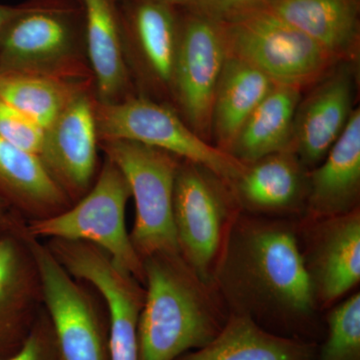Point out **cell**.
Listing matches in <instances>:
<instances>
[{"mask_svg": "<svg viewBox=\"0 0 360 360\" xmlns=\"http://www.w3.org/2000/svg\"><path fill=\"white\" fill-rule=\"evenodd\" d=\"M0 191L20 202L56 206L65 200L63 187L39 155L0 137Z\"/></svg>", "mask_w": 360, "mask_h": 360, "instance_id": "obj_24", "label": "cell"}, {"mask_svg": "<svg viewBox=\"0 0 360 360\" xmlns=\"http://www.w3.org/2000/svg\"><path fill=\"white\" fill-rule=\"evenodd\" d=\"M58 255L68 274L89 281L108 303L110 360H139L137 326L146 295L139 281L89 243H65Z\"/></svg>", "mask_w": 360, "mask_h": 360, "instance_id": "obj_11", "label": "cell"}, {"mask_svg": "<svg viewBox=\"0 0 360 360\" xmlns=\"http://www.w3.org/2000/svg\"><path fill=\"white\" fill-rule=\"evenodd\" d=\"M96 118L99 141L153 146L202 165L229 184L245 172V163L200 137L177 110L148 97L129 96L112 103L96 101Z\"/></svg>", "mask_w": 360, "mask_h": 360, "instance_id": "obj_5", "label": "cell"}, {"mask_svg": "<svg viewBox=\"0 0 360 360\" xmlns=\"http://www.w3.org/2000/svg\"><path fill=\"white\" fill-rule=\"evenodd\" d=\"M92 84L34 73L0 72V98L45 130Z\"/></svg>", "mask_w": 360, "mask_h": 360, "instance_id": "obj_23", "label": "cell"}, {"mask_svg": "<svg viewBox=\"0 0 360 360\" xmlns=\"http://www.w3.org/2000/svg\"><path fill=\"white\" fill-rule=\"evenodd\" d=\"M298 220L239 213L213 284L234 314L270 333L319 343L326 335L305 270Z\"/></svg>", "mask_w": 360, "mask_h": 360, "instance_id": "obj_1", "label": "cell"}, {"mask_svg": "<svg viewBox=\"0 0 360 360\" xmlns=\"http://www.w3.org/2000/svg\"><path fill=\"white\" fill-rule=\"evenodd\" d=\"M20 7L21 4L15 6L0 4V40H1L2 34H4L6 26L8 25L14 16L20 13Z\"/></svg>", "mask_w": 360, "mask_h": 360, "instance_id": "obj_30", "label": "cell"}, {"mask_svg": "<svg viewBox=\"0 0 360 360\" xmlns=\"http://www.w3.org/2000/svg\"><path fill=\"white\" fill-rule=\"evenodd\" d=\"M85 51L96 101L112 103L129 96L130 71L123 45L118 0H80Z\"/></svg>", "mask_w": 360, "mask_h": 360, "instance_id": "obj_18", "label": "cell"}, {"mask_svg": "<svg viewBox=\"0 0 360 360\" xmlns=\"http://www.w3.org/2000/svg\"><path fill=\"white\" fill-rule=\"evenodd\" d=\"M0 137L39 155L44 129L25 113L0 98Z\"/></svg>", "mask_w": 360, "mask_h": 360, "instance_id": "obj_27", "label": "cell"}, {"mask_svg": "<svg viewBox=\"0 0 360 360\" xmlns=\"http://www.w3.org/2000/svg\"><path fill=\"white\" fill-rule=\"evenodd\" d=\"M302 89L274 85L258 104L232 144L229 155L248 165L290 148L293 123Z\"/></svg>", "mask_w": 360, "mask_h": 360, "instance_id": "obj_22", "label": "cell"}, {"mask_svg": "<svg viewBox=\"0 0 360 360\" xmlns=\"http://www.w3.org/2000/svg\"><path fill=\"white\" fill-rule=\"evenodd\" d=\"M352 65L338 63L298 104L291 146L309 172L323 160L354 112Z\"/></svg>", "mask_w": 360, "mask_h": 360, "instance_id": "obj_14", "label": "cell"}, {"mask_svg": "<svg viewBox=\"0 0 360 360\" xmlns=\"http://www.w3.org/2000/svg\"><path fill=\"white\" fill-rule=\"evenodd\" d=\"M125 58L142 84L172 96L179 51L176 8L156 0H118Z\"/></svg>", "mask_w": 360, "mask_h": 360, "instance_id": "obj_13", "label": "cell"}, {"mask_svg": "<svg viewBox=\"0 0 360 360\" xmlns=\"http://www.w3.org/2000/svg\"><path fill=\"white\" fill-rule=\"evenodd\" d=\"M156 1L167 4V6L174 7V8H179V7H184L186 8L187 4V0H156Z\"/></svg>", "mask_w": 360, "mask_h": 360, "instance_id": "obj_31", "label": "cell"}, {"mask_svg": "<svg viewBox=\"0 0 360 360\" xmlns=\"http://www.w3.org/2000/svg\"><path fill=\"white\" fill-rule=\"evenodd\" d=\"M231 188L243 212L300 219L307 208L309 170L290 146L248 163Z\"/></svg>", "mask_w": 360, "mask_h": 360, "instance_id": "obj_16", "label": "cell"}, {"mask_svg": "<svg viewBox=\"0 0 360 360\" xmlns=\"http://www.w3.org/2000/svg\"><path fill=\"white\" fill-rule=\"evenodd\" d=\"M298 239L322 314L360 283V207L336 217L298 220Z\"/></svg>", "mask_w": 360, "mask_h": 360, "instance_id": "obj_10", "label": "cell"}, {"mask_svg": "<svg viewBox=\"0 0 360 360\" xmlns=\"http://www.w3.org/2000/svg\"><path fill=\"white\" fill-rule=\"evenodd\" d=\"M96 103L92 89L82 91L44 130L39 158L63 191L71 193L86 191L96 172Z\"/></svg>", "mask_w": 360, "mask_h": 360, "instance_id": "obj_15", "label": "cell"}, {"mask_svg": "<svg viewBox=\"0 0 360 360\" xmlns=\"http://www.w3.org/2000/svg\"><path fill=\"white\" fill-rule=\"evenodd\" d=\"M227 56L224 25L191 13L180 20L172 96L184 122L208 142L215 92Z\"/></svg>", "mask_w": 360, "mask_h": 360, "instance_id": "obj_9", "label": "cell"}, {"mask_svg": "<svg viewBox=\"0 0 360 360\" xmlns=\"http://www.w3.org/2000/svg\"><path fill=\"white\" fill-rule=\"evenodd\" d=\"M61 360H110L108 340L82 290L51 251L32 246Z\"/></svg>", "mask_w": 360, "mask_h": 360, "instance_id": "obj_12", "label": "cell"}, {"mask_svg": "<svg viewBox=\"0 0 360 360\" xmlns=\"http://www.w3.org/2000/svg\"><path fill=\"white\" fill-rule=\"evenodd\" d=\"M274 85L255 66L227 56L213 103L212 139L217 148L229 153L246 120Z\"/></svg>", "mask_w": 360, "mask_h": 360, "instance_id": "obj_21", "label": "cell"}, {"mask_svg": "<svg viewBox=\"0 0 360 360\" xmlns=\"http://www.w3.org/2000/svg\"><path fill=\"white\" fill-rule=\"evenodd\" d=\"M326 335L314 360H360V293L323 312Z\"/></svg>", "mask_w": 360, "mask_h": 360, "instance_id": "obj_26", "label": "cell"}, {"mask_svg": "<svg viewBox=\"0 0 360 360\" xmlns=\"http://www.w3.org/2000/svg\"><path fill=\"white\" fill-rule=\"evenodd\" d=\"M224 27L229 56L255 66L276 84L303 89L340 63L267 6Z\"/></svg>", "mask_w": 360, "mask_h": 360, "instance_id": "obj_7", "label": "cell"}, {"mask_svg": "<svg viewBox=\"0 0 360 360\" xmlns=\"http://www.w3.org/2000/svg\"><path fill=\"white\" fill-rule=\"evenodd\" d=\"M99 146L129 184L135 203L130 239L139 257L143 260L158 253H179L174 194L181 160L167 151L134 141H101Z\"/></svg>", "mask_w": 360, "mask_h": 360, "instance_id": "obj_6", "label": "cell"}, {"mask_svg": "<svg viewBox=\"0 0 360 360\" xmlns=\"http://www.w3.org/2000/svg\"><path fill=\"white\" fill-rule=\"evenodd\" d=\"M21 258L13 238L0 236V359L20 349L28 333L21 326Z\"/></svg>", "mask_w": 360, "mask_h": 360, "instance_id": "obj_25", "label": "cell"}, {"mask_svg": "<svg viewBox=\"0 0 360 360\" xmlns=\"http://www.w3.org/2000/svg\"><path fill=\"white\" fill-rule=\"evenodd\" d=\"M0 360H61L53 333L33 329L18 352Z\"/></svg>", "mask_w": 360, "mask_h": 360, "instance_id": "obj_29", "label": "cell"}, {"mask_svg": "<svg viewBox=\"0 0 360 360\" xmlns=\"http://www.w3.org/2000/svg\"><path fill=\"white\" fill-rule=\"evenodd\" d=\"M130 198L127 179L106 158L96 186L80 202L68 212L35 221L30 233L96 246L118 269L144 283L143 260L134 250L125 224Z\"/></svg>", "mask_w": 360, "mask_h": 360, "instance_id": "obj_8", "label": "cell"}, {"mask_svg": "<svg viewBox=\"0 0 360 360\" xmlns=\"http://www.w3.org/2000/svg\"><path fill=\"white\" fill-rule=\"evenodd\" d=\"M319 343L270 333L248 315H229L212 341L175 360H314Z\"/></svg>", "mask_w": 360, "mask_h": 360, "instance_id": "obj_20", "label": "cell"}, {"mask_svg": "<svg viewBox=\"0 0 360 360\" xmlns=\"http://www.w3.org/2000/svg\"><path fill=\"white\" fill-rule=\"evenodd\" d=\"M241 212L226 181L202 165L180 160L174 194L179 253L206 283L214 285L225 243Z\"/></svg>", "mask_w": 360, "mask_h": 360, "instance_id": "obj_4", "label": "cell"}, {"mask_svg": "<svg viewBox=\"0 0 360 360\" xmlns=\"http://www.w3.org/2000/svg\"><path fill=\"white\" fill-rule=\"evenodd\" d=\"M269 2V0H187L186 8L188 13L225 25L266 7Z\"/></svg>", "mask_w": 360, "mask_h": 360, "instance_id": "obj_28", "label": "cell"}, {"mask_svg": "<svg viewBox=\"0 0 360 360\" xmlns=\"http://www.w3.org/2000/svg\"><path fill=\"white\" fill-rule=\"evenodd\" d=\"M0 72L94 84L80 0H28L0 40Z\"/></svg>", "mask_w": 360, "mask_h": 360, "instance_id": "obj_3", "label": "cell"}, {"mask_svg": "<svg viewBox=\"0 0 360 360\" xmlns=\"http://www.w3.org/2000/svg\"><path fill=\"white\" fill-rule=\"evenodd\" d=\"M143 270L139 360H175L219 335L229 310L217 288L196 276L179 253L144 258Z\"/></svg>", "mask_w": 360, "mask_h": 360, "instance_id": "obj_2", "label": "cell"}, {"mask_svg": "<svg viewBox=\"0 0 360 360\" xmlns=\"http://www.w3.org/2000/svg\"><path fill=\"white\" fill-rule=\"evenodd\" d=\"M360 110L354 108L347 127L323 160L309 172L305 219L336 217L359 207Z\"/></svg>", "mask_w": 360, "mask_h": 360, "instance_id": "obj_17", "label": "cell"}, {"mask_svg": "<svg viewBox=\"0 0 360 360\" xmlns=\"http://www.w3.org/2000/svg\"><path fill=\"white\" fill-rule=\"evenodd\" d=\"M267 7L338 63H354L359 58V0H269Z\"/></svg>", "mask_w": 360, "mask_h": 360, "instance_id": "obj_19", "label": "cell"}]
</instances>
